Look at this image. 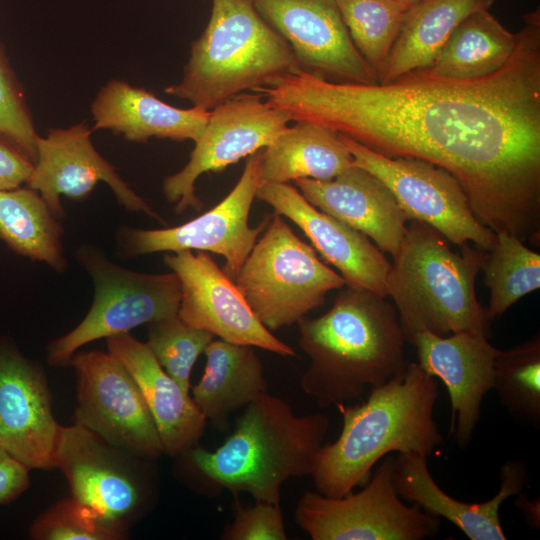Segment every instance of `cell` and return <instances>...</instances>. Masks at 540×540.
<instances>
[{"instance_id": "8fae6325", "label": "cell", "mask_w": 540, "mask_h": 540, "mask_svg": "<svg viewBox=\"0 0 540 540\" xmlns=\"http://www.w3.org/2000/svg\"><path fill=\"white\" fill-rule=\"evenodd\" d=\"M261 156L262 149L249 155L230 193L195 219L164 229H118V253L135 258L181 250L212 252L224 257L225 272L234 279L270 219L265 217L256 227L249 226L250 209L260 185Z\"/></svg>"}, {"instance_id": "7a4b0ae2", "label": "cell", "mask_w": 540, "mask_h": 540, "mask_svg": "<svg viewBox=\"0 0 540 540\" xmlns=\"http://www.w3.org/2000/svg\"><path fill=\"white\" fill-rule=\"evenodd\" d=\"M438 386L419 363L410 362L373 387L354 406L336 404L343 419L338 438L323 444L311 473L318 493L342 497L370 479L372 468L391 452L428 457L443 442L434 420Z\"/></svg>"}, {"instance_id": "f1b7e54d", "label": "cell", "mask_w": 540, "mask_h": 540, "mask_svg": "<svg viewBox=\"0 0 540 540\" xmlns=\"http://www.w3.org/2000/svg\"><path fill=\"white\" fill-rule=\"evenodd\" d=\"M59 220L36 190H0V240L15 253L62 272L67 262Z\"/></svg>"}, {"instance_id": "f546056e", "label": "cell", "mask_w": 540, "mask_h": 540, "mask_svg": "<svg viewBox=\"0 0 540 540\" xmlns=\"http://www.w3.org/2000/svg\"><path fill=\"white\" fill-rule=\"evenodd\" d=\"M481 270L490 290L485 309L488 321L500 318L519 299L540 288V255L506 232L496 233Z\"/></svg>"}, {"instance_id": "5b68a950", "label": "cell", "mask_w": 540, "mask_h": 540, "mask_svg": "<svg viewBox=\"0 0 540 540\" xmlns=\"http://www.w3.org/2000/svg\"><path fill=\"white\" fill-rule=\"evenodd\" d=\"M451 250L436 229L412 220L387 277L406 341L428 331L439 336L469 332L487 337L485 309L475 281L486 251L465 244Z\"/></svg>"}, {"instance_id": "2e32d148", "label": "cell", "mask_w": 540, "mask_h": 540, "mask_svg": "<svg viewBox=\"0 0 540 540\" xmlns=\"http://www.w3.org/2000/svg\"><path fill=\"white\" fill-rule=\"evenodd\" d=\"M291 47L301 70L333 82L378 80L354 46L336 0H253Z\"/></svg>"}, {"instance_id": "d6986e66", "label": "cell", "mask_w": 540, "mask_h": 540, "mask_svg": "<svg viewBox=\"0 0 540 540\" xmlns=\"http://www.w3.org/2000/svg\"><path fill=\"white\" fill-rule=\"evenodd\" d=\"M256 198L296 224L315 250L339 270L346 286L388 296L391 263L366 235L314 207L289 183L260 184Z\"/></svg>"}, {"instance_id": "83f0119b", "label": "cell", "mask_w": 540, "mask_h": 540, "mask_svg": "<svg viewBox=\"0 0 540 540\" xmlns=\"http://www.w3.org/2000/svg\"><path fill=\"white\" fill-rule=\"evenodd\" d=\"M516 40V33L504 27L489 9H482L454 29L434 60L422 70L446 79L482 78L505 65Z\"/></svg>"}, {"instance_id": "277c9868", "label": "cell", "mask_w": 540, "mask_h": 540, "mask_svg": "<svg viewBox=\"0 0 540 540\" xmlns=\"http://www.w3.org/2000/svg\"><path fill=\"white\" fill-rule=\"evenodd\" d=\"M328 429L324 414L296 415L286 401L267 391L244 408L217 449L193 447L187 454L213 484L280 504L286 480L311 475Z\"/></svg>"}, {"instance_id": "7402d4cb", "label": "cell", "mask_w": 540, "mask_h": 540, "mask_svg": "<svg viewBox=\"0 0 540 540\" xmlns=\"http://www.w3.org/2000/svg\"><path fill=\"white\" fill-rule=\"evenodd\" d=\"M500 489L490 500L466 503L445 493L431 476L427 456L416 452L398 453L394 461V484L398 495L422 507L425 512L453 523L471 540H505L500 522L501 504L523 492L528 482L526 465L506 461L500 469Z\"/></svg>"}, {"instance_id": "52a82bcc", "label": "cell", "mask_w": 540, "mask_h": 540, "mask_svg": "<svg viewBox=\"0 0 540 540\" xmlns=\"http://www.w3.org/2000/svg\"><path fill=\"white\" fill-rule=\"evenodd\" d=\"M235 284L270 331L298 323L322 305L326 294L346 286L279 214L267 226L236 274Z\"/></svg>"}, {"instance_id": "603a6c76", "label": "cell", "mask_w": 540, "mask_h": 540, "mask_svg": "<svg viewBox=\"0 0 540 540\" xmlns=\"http://www.w3.org/2000/svg\"><path fill=\"white\" fill-rule=\"evenodd\" d=\"M107 349L130 372L157 428L163 451L187 454L202 436L206 418L186 392L158 363L146 343L129 333L106 338Z\"/></svg>"}, {"instance_id": "9c48e42d", "label": "cell", "mask_w": 540, "mask_h": 540, "mask_svg": "<svg viewBox=\"0 0 540 540\" xmlns=\"http://www.w3.org/2000/svg\"><path fill=\"white\" fill-rule=\"evenodd\" d=\"M395 457L384 459L357 493L327 497L307 491L294 511L312 540H423L434 537L439 518L400 500L394 484Z\"/></svg>"}, {"instance_id": "7c38bea8", "label": "cell", "mask_w": 540, "mask_h": 540, "mask_svg": "<svg viewBox=\"0 0 540 540\" xmlns=\"http://www.w3.org/2000/svg\"><path fill=\"white\" fill-rule=\"evenodd\" d=\"M69 365L77 380L74 423L139 458L151 460L164 454L140 389L115 356L99 350L78 352Z\"/></svg>"}, {"instance_id": "ab89813d", "label": "cell", "mask_w": 540, "mask_h": 540, "mask_svg": "<svg viewBox=\"0 0 540 540\" xmlns=\"http://www.w3.org/2000/svg\"><path fill=\"white\" fill-rule=\"evenodd\" d=\"M398 1L404 2V3L409 4V5H412V4H414L415 2H417L419 0H398Z\"/></svg>"}, {"instance_id": "3957f363", "label": "cell", "mask_w": 540, "mask_h": 540, "mask_svg": "<svg viewBox=\"0 0 540 540\" xmlns=\"http://www.w3.org/2000/svg\"><path fill=\"white\" fill-rule=\"evenodd\" d=\"M384 298L345 286L325 314L298 321V343L310 359L300 386L319 406L356 399L406 366L398 314Z\"/></svg>"}, {"instance_id": "8992f818", "label": "cell", "mask_w": 540, "mask_h": 540, "mask_svg": "<svg viewBox=\"0 0 540 540\" xmlns=\"http://www.w3.org/2000/svg\"><path fill=\"white\" fill-rule=\"evenodd\" d=\"M299 70L291 47L261 17L253 0H212L208 24L191 44L182 79L165 93L211 111Z\"/></svg>"}, {"instance_id": "9a60e30c", "label": "cell", "mask_w": 540, "mask_h": 540, "mask_svg": "<svg viewBox=\"0 0 540 540\" xmlns=\"http://www.w3.org/2000/svg\"><path fill=\"white\" fill-rule=\"evenodd\" d=\"M164 264L180 284L178 315L188 324L221 340L295 356L257 318L232 278L204 251L166 252Z\"/></svg>"}, {"instance_id": "44dd1931", "label": "cell", "mask_w": 540, "mask_h": 540, "mask_svg": "<svg viewBox=\"0 0 540 540\" xmlns=\"http://www.w3.org/2000/svg\"><path fill=\"white\" fill-rule=\"evenodd\" d=\"M293 182L314 207L371 238L381 251L398 253L410 219L376 176L353 165L331 180Z\"/></svg>"}, {"instance_id": "ac0fdd59", "label": "cell", "mask_w": 540, "mask_h": 540, "mask_svg": "<svg viewBox=\"0 0 540 540\" xmlns=\"http://www.w3.org/2000/svg\"><path fill=\"white\" fill-rule=\"evenodd\" d=\"M60 431L42 368L0 340V448L28 470L54 468Z\"/></svg>"}, {"instance_id": "30bf717a", "label": "cell", "mask_w": 540, "mask_h": 540, "mask_svg": "<svg viewBox=\"0 0 540 540\" xmlns=\"http://www.w3.org/2000/svg\"><path fill=\"white\" fill-rule=\"evenodd\" d=\"M354 165L380 179L410 220L427 223L459 248L473 243L488 251L496 233L474 215L456 178L445 169L410 157H386L339 134Z\"/></svg>"}, {"instance_id": "e0dca14e", "label": "cell", "mask_w": 540, "mask_h": 540, "mask_svg": "<svg viewBox=\"0 0 540 540\" xmlns=\"http://www.w3.org/2000/svg\"><path fill=\"white\" fill-rule=\"evenodd\" d=\"M92 131L83 121L68 128H51L45 137L39 135L37 159L26 186L36 190L52 213L61 219L65 216L61 196L85 200L102 181L109 185L125 209L162 222L160 215L99 154L91 140Z\"/></svg>"}, {"instance_id": "74e56055", "label": "cell", "mask_w": 540, "mask_h": 540, "mask_svg": "<svg viewBox=\"0 0 540 540\" xmlns=\"http://www.w3.org/2000/svg\"><path fill=\"white\" fill-rule=\"evenodd\" d=\"M33 164L20 153L0 141V190L26 184Z\"/></svg>"}, {"instance_id": "ba28073f", "label": "cell", "mask_w": 540, "mask_h": 540, "mask_svg": "<svg viewBox=\"0 0 540 540\" xmlns=\"http://www.w3.org/2000/svg\"><path fill=\"white\" fill-rule=\"evenodd\" d=\"M75 256L93 281L94 299L84 319L50 343V365H69L78 349L89 342L177 314L181 291L173 272L133 271L113 263L91 245L80 246Z\"/></svg>"}, {"instance_id": "1f68e13d", "label": "cell", "mask_w": 540, "mask_h": 540, "mask_svg": "<svg viewBox=\"0 0 540 540\" xmlns=\"http://www.w3.org/2000/svg\"><path fill=\"white\" fill-rule=\"evenodd\" d=\"M493 388L500 402L519 422L540 424V337L508 350H498Z\"/></svg>"}, {"instance_id": "d590c367", "label": "cell", "mask_w": 540, "mask_h": 540, "mask_svg": "<svg viewBox=\"0 0 540 540\" xmlns=\"http://www.w3.org/2000/svg\"><path fill=\"white\" fill-rule=\"evenodd\" d=\"M224 540H286L280 504L255 501L243 507L235 503V516L221 535Z\"/></svg>"}, {"instance_id": "836d02e7", "label": "cell", "mask_w": 540, "mask_h": 540, "mask_svg": "<svg viewBox=\"0 0 540 540\" xmlns=\"http://www.w3.org/2000/svg\"><path fill=\"white\" fill-rule=\"evenodd\" d=\"M29 535L36 540H119L127 531L107 523L71 497L42 513Z\"/></svg>"}, {"instance_id": "d6a6232c", "label": "cell", "mask_w": 540, "mask_h": 540, "mask_svg": "<svg viewBox=\"0 0 540 540\" xmlns=\"http://www.w3.org/2000/svg\"><path fill=\"white\" fill-rule=\"evenodd\" d=\"M147 346L161 367L188 393L190 376L198 357L213 335L174 314L148 323Z\"/></svg>"}, {"instance_id": "4316f807", "label": "cell", "mask_w": 540, "mask_h": 540, "mask_svg": "<svg viewBox=\"0 0 540 540\" xmlns=\"http://www.w3.org/2000/svg\"><path fill=\"white\" fill-rule=\"evenodd\" d=\"M495 0H419L412 4L388 54L378 83L391 82L426 68L454 29L469 15L489 9Z\"/></svg>"}, {"instance_id": "484cf974", "label": "cell", "mask_w": 540, "mask_h": 540, "mask_svg": "<svg viewBox=\"0 0 540 540\" xmlns=\"http://www.w3.org/2000/svg\"><path fill=\"white\" fill-rule=\"evenodd\" d=\"M203 375L190 389L206 419L225 420L268 391L263 364L252 346L212 340Z\"/></svg>"}, {"instance_id": "4fadbf2b", "label": "cell", "mask_w": 540, "mask_h": 540, "mask_svg": "<svg viewBox=\"0 0 540 540\" xmlns=\"http://www.w3.org/2000/svg\"><path fill=\"white\" fill-rule=\"evenodd\" d=\"M258 93H241L210 111L209 120L178 172L164 178L163 194L175 211L201 210L195 194L198 178L209 171H221L242 158L264 149L288 128L289 115Z\"/></svg>"}, {"instance_id": "6da1fadb", "label": "cell", "mask_w": 540, "mask_h": 540, "mask_svg": "<svg viewBox=\"0 0 540 540\" xmlns=\"http://www.w3.org/2000/svg\"><path fill=\"white\" fill-rule=\"evenodd\" d=\"M498 71L457 80L414 70L387 83L333 82L299 70L260 89L291 121L345 135L386 157L439 166L495 233L539 241L540 13L524 16Z\"/></svg>"}, {"instance_id": "8d00e7d4", "label": "cell", "mask_w": 540, "mask_h": 540, "mask_svg": "<svg viewBox=\"0 0 540 540\" xmlns=\"http://www.w3.org/2000/svg\"><path fill=\"white\" fill-rule=\"evenodd\" d=\"M29 486V470L0 448V506L19 497Z\"/></svg>"}, {"instance_id": "e575fe53", "label": "cell", "mask_w": 540, "mask_h": 540, "mask_svg": "<svg viewBox=\"0 0 540 540\" xmlns=\"http://www.w3.org/2000/svg\"><path fill=\"white\" fill-rule=\"evenodd\" d=\"M38 136L24 91L0 41V141L34 165Z\"/></svg>"}, {"instance_id": "cb8c5ba5", "label": "cell", "mask_w": 540, "mask_h": 540, "mask_svg": "<svg viewBox=\"0 0 540 540\" xmlns=\"http://www.w3.org/2000/svg\"><path fill=\"white\" fill-rule=\"evenodd\" d=\"M93 130L108 129L131 142L152 137L196 142L210 111L192 106L181 109L169 105L150 91L112 79L103 85L91 103Z\"/></svg>"}, {"instance_id": "4dcf8cb0", "label": "cell", "mask_w": 540, "mask_h": 540, "mask_svg": "<svg viewBox=\"0 0 540 540\" xmlns=\"http://www.w3.org/2000/svg\"><path fill=\"white\" fill-rule=\"evenodd\" d=\"M351 40L377 80L411 5L398 0H336Z\"/></svg>"}, {"instance_id": "f35d334b", "label": "cell", "mask_w": 540, "mask_h": 540, "mask_svg": "<svg viewBox=\"0 0 540 540\" xmlns=\"http://www.w3.org/2000/svg\"><path fill=\"white\" fill-rule=\"evenodd\" d=\"M515 506L523 514L528 525L533 529L540 527V501L536 499H528L523 492L517 495Z\"/></svg>"}, {"instance_id": "5bb4252c", "label": "cell", "mask_w": 540, "mask_h": 540, "mask_svg": "<svg viewBox=\"0 0 540 540\" xmlns=\"http://www.w3.org/2000/svg\"><path fill=\"white\" fill-rule=\"evenodd\" d=\"M133 457L79 424L61 426L55 464L71 497L125 531L148 504L150 492L147 479L132 465Z\"/></svg>"}, {"instance_id": "d4e9b609", "label": "cell", "mask_w": 540, "mask_h": 540, "mask_svg": "<svg viewBox=\"0 0 540 540\" xmlns=\"http://www.w3.org/2000/svg\"><path fill=\"white\" fill-rule=\"evenodd\" d=\"M354 165L339 133L322 125L296 121L262 149L260 184L300 178L331 180Z\"/></svg>"}, {"instance_id": "ffe728a7", "label": "cell", "mask_w": 540, "mask_h": 540, "mask_svg": "<svg viewBox=\"0 0 540 540\" xmlns=\"http://www.w3.org/2000/svg\"><path fill=\"white\" fill-rule=\"evenodd\" d=\"M419 365L445 384L452 409L450 432L465 448L480 419L484 395L493 388L494 362L498 353L486 336L459 332L439 336L417 333L412 341Z\"/></svg>"}]
</instances>
